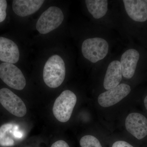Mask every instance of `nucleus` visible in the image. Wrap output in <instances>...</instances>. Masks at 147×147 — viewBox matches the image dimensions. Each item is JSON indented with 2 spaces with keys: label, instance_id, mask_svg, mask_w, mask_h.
<instances>
[{
  "label": "nucleus",
  "instance_id": "4be33fe9",
  "mask_svg": "<svg viewBox=\"0 0 147 147\" xmlns=\"http://www.w3.org/2000/svg\"><path fill=\"white\" fill-rule=\"evenodd\" d=\"M145 2H146L147 3V0H146V1H145Z\"/></svg>",
  "mask_w": 147,
  "mask_h": 147
},
{
  "label": "nucleus",
  "instance_id": "4468645a",
  "mask_svg": "<svg viewBox=\"0 0 147 147\" xmlns=\"http://www.w3.org/2000/svg\"><path fill=\"white\" fill-rule=\"evenodd\" d=\"M85 3L89 12L95 19L102 18L108 11L107 0H86Z\"/></svg>",
  "mask_w": 147,
  "mask_h": 147
},
{
  "label": "nucleus",
  "instance_id": "aec40b11",
  "mask_svg": "<svg viewBox=\"0 0 147 147\" xmlns=\"http://www.w3.org/2000/svg\"><path fill=\"white\" fill-rule=\"evenodd\" d=\"M51 147H69L67 143L63 140H59L55 142Z\"/></svg>",
  "mask_w": 147,
  "mask_h": 147
},
{
  "label": "nucleus",
  "instance_id": "1a4fd4ad",
  "mask_svg": "<svg viewBox=\"0 0 147 147\" xmlns=\"http://www.w3.org/2000/svg\"><path fill=\"white\" fill-rule=\"evenodd\" d=\"M125 8L133 21L143 22L147 20V3L142 0H123Z\"/></svg>",
  "mask_w": 147,
  "mask_h": 147
},
{
  "label": "nucleus",
  "instance_id": "0eeeda50",
  "mask_svg": "<svg viewBox=\"0 0 147 147\" xmlns=\"http://www.w3.org/2000/svg\"><path fill=\"white\" fill-rule=\"evenodd\" d=\"M131 87L127 84H121L115 88L100 94L98 101L102 107H109L117 104L128 95Z\"/></svg>",
  "mask_w": 147,
  "mask_h": 147
},
{
  "label": "nucleus",
  "instance_id": "6ab92c4d",
  "mask_svg": "<svg viewBox=\"0 0 147 147\" xmlns=\"http://www.w3.org/2000/svg\"><path fill=\"white\" fill-rule=\"evenodd\" d=\"M112 147H134L127 142L123 141H117L113 144Z\"/></svg>",
  "mask_w": 147,
  "mask_h": 147
},
{
  "label": "nucleus",
  "instance_id": "7ed1b4c3",
  "mask_svg": "<svg viewBox=\"0 0 147 147\" xmlns=\"http://www.w3.org/2000/svg\"><path fill=\"white\" fill-rule=\"evenodd\" d=\"M108 42L99 37L85 40L82 46L83 56L93 63H96L105 58L108 54Z\"/></svg>",
  "mask_w": 147,
  "mask_h": 147
},
{
  "label": "nucleus",
  "instance_id": "9b49d317",
  "mask_svg": "<svg viewBox=\"0 0 147 147\" xmlns=\"http://www.w3.org/2000/svg\"><path fill=\"white\" fill-rule=\"evenodd\" d=\"M139 57L138 51L134 49L126 50L122 55L120 63L124 78L130 79L134 76Z\"/></svg>",
  "mask_w": 147,
  "mask_h": 147
},
{
  "label": "nucleus",
  "instance_id": "2eb2a0df",
  "mask_svg": "<svg viewBox=\"0 0 147 147\" xmlns=\"http://www.w3.org/2000/svg\"><path fill=\"white\" fill-rule=\"evenodd\" d=\"M80 144L82 147H102L97 138L89 135L82 137L80 139Z\"/></svg>",
  "mask_w": 147,
  "mask_h": 147
},
{
  "label": "nucleus",
  "instance_id": "f257e3e1",
  "mask_svg": "<svg viewBox=\"0 0 147 147\" xmlns=\"http://www.w3.org/2000/svg\"><path fill=\"white\" fill-rule=\"evenodd\" d=\"M64 62L60 56L54 55L49 58L44 66L43 79L50 88H57L61 85L65 76Z\"/></svg>",
  "mask_w": 147,
  "mask_h": 147
},
{
  "label": "nucleus",
  "instance_id": "412c9836",
  "mask_svg": "<svg viewBox=\"0 0 147 147\" xmlns=\"http://www.w3.org/2000/svg\"><path fill=\"white\" fill-rule=\"evenodd\" d=\"M144 103L145 107L147 110V95L145 97L144 100Z\"/></svg>",
  "mask_w": 147,
  "mask_h": 147
},
{
  "label": "nucleus",
  "instance_id": "a211bd4d",
  "mask_svg": "<svg viewBox=\"0 0 147 147\" xmlns=\"http://www.w3.org/2000/svg\"><path fill=\"white\" fill-rule=\"evenodd\" d=\"M13 126V124L11 123H7L3 125L0 127V134H5L7 132L12 129Z\"/></svg>",
  "mask_w": 147,
  "mask_h": 147
},
{
  "label": "nucleus",
  "instance_id": "ddd939ff",
  "mask_svg": "<svg viewBox=\"0 0 147 147\" xmlns=\"http://www.w3.org/2000/svg\"><path fill=\"white\" fill-rule=\"evenodd\" d=\"M44 2L42 0H14L12 3V8L17 15L25 17L37 11Z\"/></svg>",
  "mask_w": 147,
  "mask_h": 147
},
{
  "label": "nucleus",
  "instance_id": "6e6552de",
  "mask_svg": "<svg viewBox=\"0 0 147 147\" xmlns=\"http://www.w3.org/2000/svg\"><path fill=\"white\" fill-rule=\"evenodd\" d=\"M125 125L127 130L140 140L147 135V119L139 113H131L127 117Z\"/></svg>",
  "mask_w": 147,
  "mask_h": 147
},
{
  "label": "nucleus",
  "instance_id": "dca6fc26",
  "mask_svg": "<svg viewBox=\"0 0 147 147\" xmlns=\"http://www.w3.org/2000/svg\"><path fill=\"white\" fill-rule=\"evenodd\" d=\"M6 133L0 134V146L4 147L11 146H13L14 145V141L10 137L7 136Z\"/></svg>",
  "mask_w": 147,
  "mask_h": 147
},
{
  "label": "nucleus",
  "instance_id": "f8f14e48",
  "mask_svg": "<svg viewBox=\"0 0 147 147\" xmlns=\"http://www.w3.org/2000/svg\"><path fill=\"white\" fill-rule=\"evenodd\" d=\"M122 78L121 66L119 61L111 62L107 68L103 82L105 89L109 90L119 85Z\"/></svg>",
  "mask_w": 147,
  "mask_h": 147
},
{
  "label": "nucleus",
  "instance_id": "423d86ee",
  "mask_svg": "<svg viewBox=\"0 0 147 147\" xmlns=\"http://www.w3.org/2000/svg\"><path fill=\"white\" fill-rule=\"evenodd\" d=\"M0 102L6 110L16 117H21L26 114V107L22 99L7 88L0 90Z\"/></svg>",
  "mask_w": 147,
  "mask_h": 147
},
{
  "label": "nucleus",
  "instance_id": "9d476101",
  "mask_svg": "<svg viewBox=\"0 0 147 147\" xmlns=\"http://www.w3.org/2000/svg\"><path fill=\"white\" fill-rule=\"evenodd\" d=\"M18 46L12 40L0 37V61L7 63H16L19 59Z\"/></svg>",
  "mask_w": 147,
  "mask_h": 147
},
{
  "label": "nucleus",
  "instance_id": "20e7f679",
  "mask_svg": "<svg viewBox=\"0 0 147 147\" xmlns=\"http://www.w3.org/2000/svg\"><path fill=\"white\" fill-rule=\"evenodd\" d=\"M63 19V13L61 9L50 7L39 17L36 28L40 33L47 34L59 26Z\"/></svg>",
  "mask_w": 147,
  "mask_h": 147
},
{
  "label": "nucleus",
  "instance_id": "f03ea898",
  "mask_svg": "<svg viewBox=\"0 0 147 147\" xmlns=\"http://www.w3.org/2000/svg\"><path fill=\"white\" fill-rule=\"evenodd\" d=\"M76 95L69 90L64 91L55 100L53 111L55 117L61 122L69 120L76 105Z\"/></svg>",
  "mask_w": 147,
  "mask_h": 147
},
{
  "label": "nucleus",
  "instance_id": "39448f33",
  "mask_svg": "<svg viewBox=\"0 0 147 147\" xmlns=\"http://www.w3.org/2000/svg\"><path fill=\"white\" fill-rule=\"evenodd\" d=\"M0 78L7 86L14 89L21 90L26 86L24 74L13 64L3 63L0 64Z\"/></svg>",
  "mask_w": 147,
  "mask_h": 147
},
{
  "label": "nucleus",
  "instance_id": "f3484780",
  "mask_svg": "<svg viewBox=\"0 0 147 147\" xmlns=\"http://www.w3.org/2000/svg\"><path fill=\"white\" fill-rule=\"evenodd\" d=\"M7 2L5 0H0V23L4 21L6 17Z\"/></svg>",
  "mask_w": 147,
  "mask_h": 147
}]
</instances>
